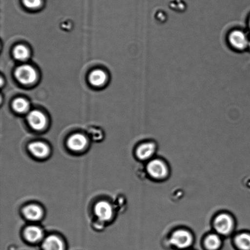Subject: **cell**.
<instances>
[{"label":"cell","instance_id":"cell-1","mask_svg":"<svg viewBox=\"0 0 250 250\" xmlns=\"http://www.w3.org/2000/svg\"><path fill=\"white\" fill-rule=\"evenodd\" d=\"M214 228L217 233L227 236L233 231L234 228V220L229 214H220L215 217Z\"/></svg>","mask_w":250,"mask_h":250},{"label":"cell","instance_id":"cell-2","mask_svg":"<svg viewBox=\"0 0 250 250\" xmlns=\"http://www.w3.org/2000/svg\"><path fill=\"white\" fill-rule=\"evenodd\" d=\"M15 75L17 80L23 84H30L36 80L37 73L31 65L24 64L17 67Z\"/></svg>","mask_w":250,"mask_h":250},{"label":"cell","instance_id":"cell-3","mask_svg":"<svg viewBox=\"0 0 250 250\" xmlns=\"http://www.w3.org/2000/svg\"><path fill=\"white\" fill-rule=\"evenodd\" d=\"M193 238L190 232L186 229H178L170 237V243L178 249L188 248L192 243Z\"/></svg>","mask_w":250,"mask_h":250},{"label":"cell","instance_id":"cell-4","mask_svg":"<svg viewBox=\"0 0 250 250\" xmlns=\"http://www.w3.org/2000/svg\"><path fill=\"white\" fill-rule=\"evenodd\" d=\"M146 169L149 175L156 180H163L168 175L167 167L159 159H153L149 162Z\"/></svg>","mask_w":250,"mask_h":250},{"label":"cell","instance_id":"cell-5","mask_svg":"<svg viewBox=\"0 0 250 250\" xmlns=\"http://www.w3.org/2000/svg\"><path fill=\"white\" fill-rule=\"evenodd\" d=\"M229 43L236 50H243L249 46V41L243 31L234 30L230 33Z\"/></svg>","mask_w":250,"mask_h":250},{"label":"cell","instance_id":"cell-6","mask_svg":"<svg viewBox=\"0 0 250 250\" xmlns=\"http://www.w3.org/2000/svg\"><path fill=\"white\" fill-rule=\"evenodd\" d=\"M28 123L33 129L40 131L45 127L46 119L42 112L34 110L29 112L28 117Z\"/></svg>","mask_w":250,"mask_h":250},{"label":"cell","instance_id":"cell-7","mask_svg":"<svg viewBox=\"0 0 250 250\" xmlns=\"http://www.w3.org/2000/svg\"><path fill=\"white\" fill-rule=\"evenodd\" d=\"M95 212L100 220L102 221H108L112 217L113 210L109 203L100 202L95 206Z\"/></svg>","mask_w":250,"mask_h":250},{"label":"cell","instance_id":"cell-8","mask_svg":"<svg viewBox=\"0 0 250 250\" xmlns=\"http://www.w3.org/2000/svg\"><path fill=\"white\" fill-rule=\"evenodd\" d=\"M155 144L148 142L141 145L137 149L136 154L141 160L146 161L150 159L155 153Z\"/></svg>","mask_w":250,"mask_h":250},{"label":"cell","instance_id":"cell-9","mask_svg":"<svg viewBox=\"0 0 250 250\" xmlns=\"http://www.w3.org/2000/svg\"><path fill=\"white\" fill-rule=\"evenodd\" d=\"M87 141L85 137L81 134H76L70 137L68 146L73 151H82L86 146Z\"/></svg>","mask_w":250,"mask_h":250},{"label":"cell","instance_id":"cell-10","mask_svg":"<svg viewBox=\"0 0 250 250\" xmlns=\"http://www.w3.org/2000/svg\"><path fill=\"white\" fill-rule=\"evenodd\" d=\"M31 153L37 158H45L50 153V149L46 144L42 142H33L29 146Z\"/></svg>","mask_w":250,"mask_h":250},{"label":"cell","instance_id":"cell-11","mask_svg":"<svg viewBox=\"0 0 250 250\" xmlns=\"http://www.w3.org/2000/svg\"><path fill=\"white\" fill-rule=\"evenodd\" d=\"M90 84L95 87H100L106 83L107 75L106 73L100 69L93 71L89 77Z\"/></svg>","mask_w":250,"mask_h":250},{"label":"cell","instance_id":"cell-12","mask_svg":"<svg viewBox=\"0 0 250 250\" xmlns=\"http://www.w3.org/2000/svg\"><path fill=\"white\" fill-rule=\"evenodd\" d=\"M23 213L26 219L33 221L40 219L43 214L42 210L37 205L28 206L24 208Z\"/></svg>","mask_w":250,"mask_h":250},{"label":"cell","instance_id":"cell-13","mask_svg":"<svg viewBox=\"0 0 250 250\" xmlns=\"http://www.w3.org/2000/svg\"><path fill=\"white\" fill-rule=\"evenodd\" d=\"M43 248L44 250H63V244L58 237L51 236L44 241Z\"/></svg>","mask_w":250,"mask_h":250},{"label":"cell","instance_id":"cell-14","mask_svg":"<svg viewBox=\"0 0 250 250\" xmlns=\"http://www.w3.org/2000/svg\"><path fill=\"white\" fill-rule=\"evenodd\" d=\"M24 236L28 241L35 242L41 239L43 232L39 227L32 226L27 228L24 232Z\"/></svg>","mask_w":250,"mask_h":250},{"label":"cell","instance_id":"cell-15","mask_svg":"<svg viewBox=\"0 0 250 250\" xmlns=\"http://www.w3.org/2000/svg\"><path fill=\"white\" fill-rule=\"evenodd\" d=\"M205 247L209 250H217L221 247L222 241L219 235L209 234L206 237Z\"/></svg>","mask_w":250,"mask_h":250},{"label":"cell","instance_id":"cell-16","mask_svg":"<svg viewBox=\"0 0 250 250\" xmlns=\"http://www.w3.org/2000/svg\"><path fill=\"white\" fill-rule=\"evenodd\" d=\"M235 243L240 250H250V234H239L235 239Z\"/></svg>","mask_w":250,"mask_h":250},{"label":"cell","instance_id":"cell-17","mask_svg":"<svg viewBox=\"0 0 250 250\" xmlns=\"http://www.w3.org/2000/svg\"><path fill=\"white\" fill-rule=\"evenodd\" d=\"M14 58L19 61H25L29 58V51L23 45H17L13 51Z\"/></svg>","mask_w":250,"mask_h":250},{"label":"cell","instance_id":"cell-18","mask_svg":"<svg viewBox=\"0 0 250 250\" xmlns=\"http://www.w3.org/2000/svg\"><path fill=\"white\" fill-rule=\"evenodd\" d=\"M13 108L19 113H24L28 111L29 108V104L28 101L22 98H19L14 100L12 104Z\"/></svg>","mask_w":250,"mask_h":250},{"label":"cell","instance_id":"cell-19","mask_svg":"<svg viewBox=\"0 0 250 250\" xmlns=\"http://www.w3.org/2000/svg\"><path fill=\"white\" fill-rule=\"evenodd\" d=\"M23 2L27 8L36 9L41 6L42 0H23Z\"/></svg>","mask_w":250,"mask_h":250},{"label":"cell","instance_id":"cell-20","mask_svg":"<svg viewBox=\"0 0 250 250\" xmlns=\"http://www.w3.org/2000/svg\"><path fill=\"white\" fill-rule=\"evenodd\" d=\"M249 27H250V21H249Z\"/></svg>","mask_w":250,"mask_h":250},{"label":"cell","instance_id":"cell-21","mask_svg":"<svg viewBox=\"0 0 250 250\" xmlns=\"http://www.w3.org/2000/svg\"><path fill=\"white\" fill-rule=\"evenodd\" d=\"M249 46H250V41H249Z\"/></svg>","mask_w":250,"mask_h":250}]
</instances>
